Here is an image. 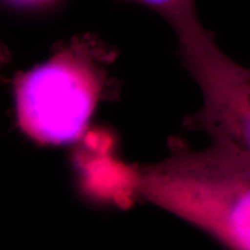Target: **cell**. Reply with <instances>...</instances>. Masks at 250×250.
<instances>
[{
    "label": "cell",
    "mask_w": 250,
    "mask_h": 250,
    "mask_svg": "<svg viewBox=\"0 0 250 250\" xmlns=\"http://www.w3.org/2000/svg\"><path fill=\"white\" fill-rule=\"evenodd\" d=\"M134 196L193 225L228 250H250V162L220 146L130 167Z\"/></svg>",
    "instance_id": "cell-1"
},
{
    "label": "cell",
    "mask_w": 250,
    "mask_h": 250,
    "mask_svg": "<svg viewBox=\"0 0 250 250\" xmlns=\"http://www.w3.org/2000/svg\"><path fill=\"white\" fill-rule=\"evenodd\" d=\"M114 54L98 39L78 37L39 66L18 77V121L31 139L44 145L76 142L85 132L108 88Z\"/></svg>",
    "instance_id": "cell-2"
},
{
    "label": "cell",
    "mask_w": 250,
    "mask_h": 250,
    "mask_svg": "<svg viewBox=\"0 0 250 250\" xmlns=\"http://www.w3.org/2000/svg\"><path fill=\"white\" fill-rule=\"evenodd\" d=\"M177 39L184 66L203 95L202 108L184 124L250 162V67L227 57L202 24Z\"/></svg>",
    "instance_id": "cell-3"
},
{
    "label": "cell",
    "mask_w": 250,
    "mask_h": 250,
    "mask_svg": "<svg viewBox=\"0 0 250 250\" xmlns=\"http://www.w3.org/2000/svg\"><path fill=\"white\" fill-rule=\"evenodd\" d=\"M145 6L166 19L176 35L201 26L195 0H127Z\"/></svg>",
    "instance_id": "cell-4"
},
{
    "label": "cell",
    "mask_w": 250,
    "mask_h": 250,
    "mask_svg": "<svg viewBox=\"0 0 250 250\" xmlns=\"http://www.w3.org/2000/svg\"><path fill=\"white\" fill-rule=\"evenodd\" d=\"M13 1H17L19 4L23 5H41L52 1V0H13Z\"/></svg>",
    "instance_id": "cell-5"
},
{
    "label": "cell",
    "mask_w": 250,
    "mask_h": 250,
    "mask_svg": "<svg viewBox=\"0 0 250 250\" xmlns=\"http://www.w3.org/2000/svg\"><path fill=\"white\" fill-rule=\"evenodd\" d=\"M0 58H1V51H0Z\"/></svg>",
    "instance_id": "cell-6"
}]
</instances>
